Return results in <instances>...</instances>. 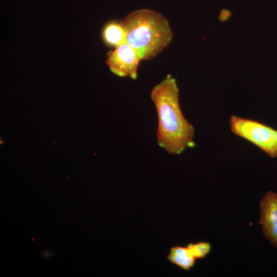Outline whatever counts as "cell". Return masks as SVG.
<instances>
[{
    "mask_svg": "<svg viewBox=\"0 0 277 277\" xmlns=\"http://www.w3.org/2000/svg\"><path fill=\"white\" fill-rule=\"evenodd\" d=\"M120 23L125 32L126 42L137 51L143 60L155 57L167 47L173 37L168 20L153 10L134 11Z\"/></svg>",
    "mask_w": 277,
    "mask_h": 277,
    "instance_id": "7a4b0ae2",
    "label": "cell"
},
{
    "mask_svg": "<svg viewBox=\"0 0 277 277\" xmlns=\"http://www.w3.org/2000/svg\"><path fill=\"white\" fill-rule=\"evenodd\" d=\"M141 60L137 51L126 42L108 53L106 63L110 71L116 75L129 77L135 80Z\"/></svg>",
    "mask_w": 277,
    "mask_h": 277,
    "instance_id": "277c9868",
    "label": "cell"
},
{
    "mask_svg": "<svg viewBox=\"0 0 277 277\" xmlns=\"http://www.w3.org/2000/svg\"><path fill=\"white\" fill-rule=\"evenodd\" d=\"M187 247L195 259L205 258L211 250V245L208 242L190 243Z\"/></svg>",
    "mask_w": 277,
    "mask_h": 277,
    "instance_id": "ba28073f",
    "label": "cell"
},
{
    "mask_svg": "<svg viewBox=\"0 0 277 277\" xmlns=\"http://www.w3.org/2000/svg\"><path fill=\"white\" fill-rule=\"evenodd\" d=\"M265 238L277 247V194L267 192L261 202V220Z\"/></svg>",
    "mask_w": 277,
    "mask_h": 277,
    "instance_id": "5b68a950",
    "label": "cell"
},
{
    "mask_svg": "<svg viewBox=\"0 0 277 277\" xmlns=\"http://www.w3.org/2000/svg\"><path fill=\"white\" fill-rule=\"evenodd\" d=\"M150 98L157 117L156 136L159 146L172 155L193 147L194 129L182 112L175 79L167 75L153 88Z\"/></svg>",
    "mask_w": 277,
    "mask_h": 277,
    "instance_id": "6da1fadb",
    "label": "cell"
},
{
    "mask_svg": "<svg viewBox=\"0 0 277 277\" xmlns=\"http://www.w3.org/2000/svg\"><path fill=\"white\" fill-rule=\"evenodd\" d=\"M102 38L106 45L115 48L126 43L125 32L120 22L106 24L102 31Z\"/></svg>",
    "mask_w": 277,
    "mask_h": 277,
    "instance_id": "8992f818",
    "label": "cell"
},
{
    "mask_svg": "<svg viewBox=\"0 0 277 277\" xmlns=\"http://www.w3.org/2000/svg\"><path fill=\"white\" fill-rule=\"evenodd\" d=\"M170 262L185 270H188L194 265L195 258L187 247H172L168 255Z\"/></svg>",
    "mask_w": 277,
    "mask_h": 277,
    "instance_id": "52a82bcc",
    "label": "cell"
},
{
    "mask_svg": "<svg viewBox=\"0 0 277 277\" xmlns=\"http://www.w3.org/2000/svg\"><path fill=\"white\" fill-rule=\"evenodd\" d=\"M233 133L259 148L271 157L277 156V130L264 123L235 115L230 117Z\"/></svg>",
    "mask_w": 277,
    "mask_h": 277,
    "instance_id": "3957f363",
    "label": "cell"
}]
</instances>
